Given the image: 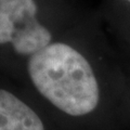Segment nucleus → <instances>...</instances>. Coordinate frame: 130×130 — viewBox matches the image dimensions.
<instances>
[{"label": "nucleus", "instance_id": "obj_4", "mask_svg": "<svg viewBox=\"0 0 130 130\" xmlns=\"http://www.w3.org/2000/svg\"><path fill=\"white\" fill-rule=\"evenodd\" d=\"M7 1H10V0H0V3H2V2H7Z\"/></svg>", "mask_w": 130, "mask_h": 130}, {"label": "nucleus", "instance_id": "obj_5", "mask_svg": "<svg viewBox=\"0 0 130 130\" xmlns=\"http://www.w3.org/2000/svg\"><path fill=\"white\" fill-rule=\"evenodd\" d=\"M125 1H127V2H129V3H130V0H125Z\"/></svg>", "mask_w": 130, "mask_h": 130}, {"label": "nucleus", "instance_id": "obj_3", "mask_svg": "<svg viewBox=\"0 0 130 130\" xmlns=\"http://www.w3.org/2000/svg\"><path fill=\"white\" fill-rule=\"evenodd\" d=\"M0 130H58L26 101L0 88Z\"/></svg>", "mask_w": 130, "mask_h": 130}, {"label": "nucleus", "instance_id": "obj_1", "mask_svg": "<svg viewBox=\"0 0 130 130\" xmlns=\"http://www.w3.org/2000/svg\"><path fill=\"white\" fill-rule=\"evenodd\" d=\"M27 75L40 96L68 118H90L100 105V83L91 63L67 43L51 42L28 58Z\"/></svg>", "mask_w": 130, "mask_h": 130}, {"label": "nucleus", "instance_id": "obj_2", "mask_svg": "<svg viewBox=\"0 0 130 130\" xmlns=\"http://www.w3.org/2000/svg\"><path fill=\"white\" fill-rule=\"evenodd\" d=\"M35 0H10L0 3V44L11 43L15 53L36 54L51 43V32L37 20Z\"/></svg>", "mask_w": 130, "mask_h": 130}]
</instances>
